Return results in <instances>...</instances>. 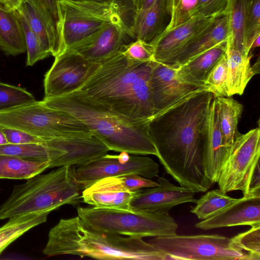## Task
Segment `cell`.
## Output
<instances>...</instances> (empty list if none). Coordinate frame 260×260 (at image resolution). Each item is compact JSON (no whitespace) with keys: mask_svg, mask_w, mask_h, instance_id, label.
Listing matches in <instances>:
<instances>
[{"mask_svg":"<svg viewBox=\"0 0 260 260\" xmlns=\"http://www.w3.org/2000/svg\"><path fill=\"white\" fill-rule=\"evenodd\" d=\"M213 93L200 92L154 117L149 133L156 156L180 186L197 192L213 183L204 170L206 129Z\"/></svg>","mask_w":260,"mask_h":260,"instance_id":"cell-1","label":"cell"},{"mask_svg":"<svg viewBox=\"0 0 260 260\" xmlns=\"http://www.w3.org/2000/svg\"><path fill=\"white\" fill-rule=\"evenodd\" d=\"M154 63L129 59L120 51L100 63L77 91L124 117L151 121L154 115L151 79Z\"/></svg>","mask_w":260,"mask_h":260,"instance_id":"cell-2","label":"cell"},{"mask_svg":"<svg viewBox=\"0 0 260 260\" xmlns=\"http://www.w3.org/2000/svg\"><path fill=\"white\" fill-rule=\"evenodd\" d=\"M43 252L49 256L67 254L101 259H170L142 238L94 230L78 216L61 219L50 230Z\"/></svg>","mask_w":260,"mask_h":260,"instance_id":"cell-3","label":"cell"},{"mask_svg":"<svg viewBox=\"0 0 260 260\" xmlns=\"http://www.w3.org/2000/svg\"><path fill=\"white\" fill-rule=\"evenodd\" d=\"M47 106L77 117L92 136L109 149L135 155L157 152L149 133L150 121H135L118 115L75 91L57 97L43 98Z\"/></svg>","mask_w":260,"mask_h":260,"instance_id":"cell-4","label":"cell"},{"mask_svg":"<svg viewBox=\"0 0 260 260\" xmlns=\"http://www.w3.org/2000/svg\"><path fill=\"white\" fill-rule=\"evenodd\" d=\"M75 167H59L14 186L10 197L0 206V220L26 214L50 213L63 205L78 204L80 189Z\"/></svg>","mask_w":260,"mask_h":260,"instance_id":"cell-5","label":"cell"},{"mask_svg":"<svg viewBox=\"0 0 260 260\" xmlns=\"http://www.w3.org/2000/svg\"><path fill=\"white\" fill-rule=\"evenodd\" d=\"M122 9L117 0H58V55L109 23L124 19Z\"/></svg>","mask_w":260,"mask_h":260,"instance_id":"cell-6","label":"cell"},{"mask_svg":"<svg viewBox=\"0 0 260 260\" xmlns=\"http://www.w3.org/2000/svg\"><path fill=\"white\" fill-rule=\"evenodd\" d=\"M77 213L86 225L102 232L142 238L177 234L178 224L169 213L95 207H78Z\"/></svg>","mask_w":260,"mask_h":260,"instance_id":"cell-7","label":"cell"},{"mask_svg":"<svg viewBox=\"0 0 260 260\" xmlns=\"http://www.w3.org/2000/svg\"><path fill=\"white\" fill-rule=\"evenodd\" d=\"M0 126L18 129L45 141L92 136L80 119L46 106L42 101L0 112Z\"/></svg>","mask_w":260,"mask_h":260,"instance_id":"cell-8","label":"cell"},{"mask_svg":"<svg viewBox=\"0 0 260 260\" xmlns=\"http://www.w3.org/2000/svg\"><path fill=\"white\" fill-rule=\"evenodd\" d=\"M170 259L248 260V254L231 238L219 235L156 237L147 241Z\"/></svg>","mask_w":260,"mask_h":260,"instance_id":"cell-9","label":"cell"},{"mask_svg":"<svg viewBox=\"0 0 260 260\" xmlns=\"http://www.w3.org/2000/svg\"><path fill=\"white\" fill-rule=\"evenodd\" d=\"M260 130L253 128L237 136L220 169L217 183L225 193L241 190L246 197L250 178L259 164Z\"/></svg>","mask_w":260,"mask_h":260,"instance_id":"cell-10","label":"cell"},{"mask_svg":"<svg viewBox=\"0 0 260 260\" xmlns=\"http://www.w3.org/2000/svg\"><path fill=\"white\" fill-rule=\"evenodd\" d=\"M159 166L148 157L107 153L75 167V175L80 190L101 179L126 174H136L152 179L157 177Z\"/></svg>","mask_w":260,"mask_h":260,"instance_id":"cell-11","label":"cell"},{"mask_svg":"<svg viewBox=\"0 0 260 260\" xmlns=\"http://www.w3.org/2000/svg\"><path fill=\"white\" fill-rule=\"evenodd\" d=\"M100 64L70 51L55 57L52 66L44 76V98L61 96L78 90Z\"/></svg>","mask_w":260,"mask_h":260,"instance_id":"cell-12","label":"cell"},{"mask_svg":"<svg viewBox=\"0 0 260 260\" xmlns=\"http://www.w3.org/2000/svg\"><path fill=\"white\" fill-rule=\"evenodd\" d=\"M151 86L153 117L200 92L209 91L206 86L187 80L179 67L156 61L152 73Z\"/></svg>","mask_w":260,"mask_h":260,"instance_id":"cell-13","label":"cell"},{"mask_svg":"<svg viewBox=\"0 0 260 260\" xmlns=\"http://www.w3.org/2000/svg\"><path fill=\"white\" fill-rule=\"evenodd\" d=\"M135 40L129 25L121 19L109 23L66 51L78 53L91 61L101 63Z\"/></svg>","mask_w":260,"mask_h":260,"instance_id":"cell-14","label":"cell"},{"mask_svg":"<svg viewBox=\"0 0 260 260\" xmlns=\"http://www.w3.org/2000/svg\"><path fill=\"white\" fill-rule=\"evenodd\" d=\"M157 181L158 185L156 186L136 191L129 204L131 210L169 213L178 205L196 203V192L193 190L177 186L163 177H158Z\"/></svg>","mask_w":260,"mask_h":260,"instance_id":"cell-15","label":"cell"},{"mask_svg":"<svg viewBox=\"0 0 260 260\" xmlns=\"http://www.w3.org/2000/svg\"><path fill=\"white\" fill-rule=\"evenodd\" d=\"M216 18H196L172 29L164 30L149 42L154 61L165 62L207 29Z\"/></svg>","mask_w":260,"mask_h":260,"instance_id":"cell-16","label":"cell"},{"mask_svg":"<svg viewBox=\"0 0 260 260\" xmlns=\"http://www.w3.org/2000/svg\"><path fill=\"white\" fill-rule=\"evenodd\" d=\"M238 225H260V198H239L217 214L198 222L195 226L208 230Z\"/></svg>","mask_w":260,"mask_h":260,"instance_id":"cell-17","label":"cell"},{"mask_svg":"<svg viewBox=\"0 0 260 260\" xmlns=\"http://www.w3.org/2000/svg\"><path fill=\"white\" fill-rule=\"evenodd\" d=\"M230 37L227 15L217 17L204 31L181 48L164 63L179 67L216 45L226 41Z\"/></svg>","mask_w":260,"mask_h":260,"instance_id":"cell-18","label":"cell"},{"mask_svg":"<svg viewBox=\"0 0 260 260\" xmlns=\"http://www.w3.org/2000/svg\"><path fill=\"white\" fill-rule=\"evenodd\" d=\"M230 148L225 145L220 129L214 98L207 117L204 155L205 173L213 183L218 181L221 168Z\"/></svg>","mask_w":260,"mask_h":260,"instance_id":"cell-19","label":"cell"},{"mask_svg":"<svg viewBox=\"0 0 260 260\" xmlns=\"http://www.w3.org/2000/svg\"><path fill=\"white\" fill-rule=\"evenodd\" d=\"M17 11L24 16L44 48L51 55L57 56L58 41L56 21L50 13L37 0H24Z\"/></svg>","mask_w":260,"mask_h":260,"instance_id":"cell-20","label":"cell"},{"mask_svg":"<svg viewBox=\"0 0 260 260\" xmlns=\"http://www.w3.org/2000/svg\"><path fill=\"white\" fill-rule=\"evenodd\" d=\"M169 0H155L148 9L133 16L130 28L135 39L150 42L166 28Z\"/></svg>","mask_w":260,"mask_h":260,"instance_id":"cell-21","label":"cell"},{"mask_svg":"<svg viewBox=\"0 0 260 260\" xmlns=\"http://www.w3.org/2000/svg\"><path fill=\"white\" fill-rule=\"evenodd\" d=\"M0 51L11 56L26 51L23 28L16 11H9L1 4Z\"/></svg>","mask_w":260,"mask_h":260,"instance_id":"cell-22","label":"cell"},{"mask_svg":"<svg viewBox=\"0 0 260 260\" xmlns=\"http://www.w3.org/2000/svg\"><path fill=\"white\" fill-rule=\"evenodd\" d=\"M229 97L242 95L252 77L255 75L250 64L251 55L227 46Z\"/></svg>","mask_w":260,"mask_h":260,"instance_id":"cell-23","label":"cell"},{"mask_svg":"<svg viewBox=\"0 0 260 260\" xmlns=\"http://www.w3.org/2000/svg\"><path fill=\"white\" fill-rule=\"evenodd\" d=\"M0 154L24 158L47 161L50 168L62 166L65 153L43 143L22 144H7L0 146Z\"/></svg>","mask_w":260,"mask_h":260,"instance_id":"cell-24","label":"cell"},{"mask_svg":"<svg viewBox=\"0 0 260 260\" xmlns=\"http://www.w3.org/2000/svg\"><path fill=\"white\" fill-rule=\"evenodd\" d=\"M226 48L227 41L179 66L182 75L190 82L206 86L204 81L207 75L225 53Z\"/></svg>","mask_w":260,"mask_h":260,"instance_id":"cell-25","label":"cell"},{"mask_svg":"<svg viewBox=\"0 0 260 260\" xmlns=\"http://www.w3.org/2000/svg\"><path fill=\"white\" fill-rule=\"evenodd\" d=\"M220 129L225 145L230 148L239 135L238 124L243 106L231 96L214 98Z\"/></svg>","mask_w":260,"mask_h":260,"instance_id":"cell-26","label":"cell"},{"mask_svg":"<svg viewBox=\"0 0 260 260\" xmlns=\"http://www.w3.org/2000/svg\"><path fill=\"white\" fill-rule=\"evenodd\" d=\"M50 168V162L0 154V179H28Z\"/></svg>","mask_w":260,"mask_h":260,"instance_id":"cell-27","label":"cell"},{"mask_svg":"<svg viewBox=\"0 0 260 260\" xmlns=\"http://www.w3.org/2000/svg\"><path fill=\"white\" fill-rule=\"evenodd\" d=\"M49 212L35 213L9 218L0 228V255L11 243L35 226L47 220Z\"/></svg>","mask_w":260,"mask_h":260,"instance_id":"cell-28","label":"cell"},{"mask_svg":"<svg viewBox=\"0 0 260 260\" xmlns=\"http://www.w3.org/2000/svg\"><path fill=\"white\" fill-rule=\"evenodd\" d=\"M158 185L157 182L151 179L136 174H126L101 179L86 188L91 191H136Z\"/></svg>","mask_w":260,"mask_h":260,"instance_id":"cell-29","label":"cell"},{"mask_svg":"<svg viewBox=\"0 0 260 260\" xmlns=\"http://www.w3.org/2000/svg\"><path fill=\"white\" fill-rule=\"evenodd\" d=\"M249 0H231L227 16L230 37L227 46L236 49L245 55L244 31L246 17Z\"/></svg>","mask_w":260,"mask_h":260,"instance_id":"cell-30","label":"cell"},{"mask_svg":"<svg viewBox=\"0 0 260 260\" xmlns=\"http://www.w3.org/2000/svg\"><path fill=\"white\" fill-rule=\"evenodd\" d=\"M136 191H91L86 188L82 192L83 201L93 207L118 210H131L130 202Z\"/></svg>","mask_w":260,"mask_h":260,"instance_id":"cell-31","label":"cell"},{"mask_svg":"<svg viewBox=\"0 0 260 260\" xmlns=\"http://www.w3.org/2000/svg\"><path fill=\"white\" fill-rule=\"evenodd\" d=\"M233 198L219 189L208 191L197 200L190 212L201 220L208 218L239 200Z\"/></svg>","mask_w":260,"mask_h":260,"instance_id":"cell-32","label":"cell"},{"mask_svg":"<svg viewBox=\"0 0 260 260\" xmlns=\"http://www.w3.org/2000/svg\"><path fill=\"white\" fill-rule=\"evenodd\" d=\"M204 84L214 98L229 97L228 63L226 51L207 75Z\"/></svg>","mask_w":260,"mask_h":260,"instance_id":"cell-33","label":"cell"},{"mask_svg":"<svg viewBox=\"0 0 260 260\" xmlns=\"http://www.w3.org/2000/svg\"><path fill=\"white\" fill-rule=\"evenodd\" d=\"M36 101L34 96L25 89L0 82V112Z\"/></svg>","mask_w":260,"mask_h":260,"instance_id":"cell-34","label":"cell"},{"mask_svg":"<svg viewBox=\"0 0 260 260\" xmlns=\"http://www.w3.org/2000/svg\"><path fill=\"white\" fill-rule=\"evenodd\" d=\"M198 0H169V21L165 29L169 30L194 19Z\"/></svg>","mask_w":260,"mask_h":260,"instance_id":"cell-35","label":"cell"},{"mask_svg":"<svg viewBox=\"0 0 260 260\" xmlns=\"http://www.w3.org/2000/svg\"><path fill=\"white\" fill-rule=\"evenodd\" d=\"M16 12L24 34L27 52L26 65L32 66L51 54L42 46L37 36L29 27L24 16L17 10Z\"/></svg>","mask_w":260,"mask_h":260,"instance_id":"cell-36","label":"cell"},{"mask_svg":"<svg viewBox=\"0 0 260 260\" xmlns=\"http://www.w3.org/2000/svg\"><path fill=\"white\" fill-rule=\"evenodd\" d=\"M259 36L260 0H249L244 31L245 46L247 54H249L253 42Z\"/></svg>","mask_w":260,"mask_h":260,"instance_id":"cell-37","label":"cell"},{"mask_svg":"<svg viewBox=\"0 0 260 260\" xmlns=\"http://www.w3.org/2000/svg\"><path fill=\"white\" fill-rule=\"evenodd\" d=\"M231 239L237 247L248 254V260H260V225L251 226Z\"/></svg>","mask_w":260,"mask_h":260,"instance_id":"cell-38","label":"cell"},{"mask_svg":"<svg viewBox=\"0 0 260 260\" xmlns=\"http://www.w3.org/2000/svg\"><path fill=\"white\" fill-rule=\"evenodd\" d=\"M121 51L127 58L133 60L154 61L153 49L150 43L140 39H135L124 45Z\"/></svg>","mask_w":260,"mask_h":260,"instance_id":"cell-39","label":"cell"},{"mask_svg":"<svg viewBox=\"0 0 260 260\" xmlns=\"http://www.w3.org/2000/svg\"><path fill=\"white\" fill-rule=\"evenodd\" d=\"M231 0H198L196 18H216L227 14Z\"/></svg>","mask_w":260,"mask_h":260,"instance_id":"cell-40","label":"cell"},{"mask_svg":"<svg viewBox=\"0 0 260 260\" xmlns=\"http://www.w3.org/2000/svg\"><path fill=\"white\" fill-rule=\"evenodd\" d=\"M0 128L5 134L9 144H22L45 142L42 138L18 129L1 126Z\"/></svg>","mask_w":260,"mask_h":260,"instance_id":"cell-41","label":"cell"},{"mask_svg":"<svg viewBox=\"0 0 260 260\" xmlns=\"http://www.w3.org/2000/svg\"><path fill=\"white\" fill-rule=\"evenodd\" d=\"M155 0H129L133 7V16L148 9Z\"/></svg>","mask_w":260,"mask_h":260,"instance_id":"cell-42","label":"cell"},{"mask_svg":"<svg viewBox=\"0 0 260 260\" xmlns=\"http://www.w3.org/2000/svg\"><path fill=\"white\" fill-rule=\"evenodd\" d=\"M52 15L55 21L57 18L56 4L58 0H37Z\"/></svg>","mask_w":260,"mask_h":260,"instance_id":"cell-43","label":"cell"},{"mask_svg":"<svg viewBox=\"0 0 260 260\" xmlns=\"http://www.w3.org/2000/svg\"><path fill=\"white\" fill-rule=\"evenodd\" d=\"M24 0H0V4L10 11H17Z\"/></svg>","mask_w":260,"mask_h":260,"instance_id":"cell-44","label":"cell"},{"mask_svg":"<svg viewBox=\"0 0 260 260\" xmlns=\"http://www.w3.org/2000/svg\"><path fill=\"white\" fill-rule=\"evenodd\" d=\"M8 144L6 137L0 128V146Z\"/></svg>","mask_w":260,"mask_h":260,"instance_id":"cell-45","label":"cell"},{"mask_svg":"<svg viewBox=\"0 0 260 260\" xmlns=\"http://www.w3.org/2000/svg\"><path fill=\"white\" fill-rule=\"evenodd\" d=\"M259 39L260 36L258 37L253 42L252 46H251V49L258 47L260 46V43H259Z\"/></svg>","mask_w":260,"mask_h":260,"instance_id":"cell-46","label":"cell"}]
</instances>
